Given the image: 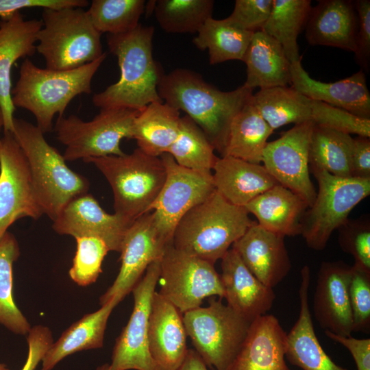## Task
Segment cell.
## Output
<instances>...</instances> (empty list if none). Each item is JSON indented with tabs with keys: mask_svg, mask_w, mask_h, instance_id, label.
<instances>
[{
	"mask_svg": "<svg viewBox=\"0 0 370 370\" xmlns=\"http://www.w3.org/2000/svg\"><path fill=\"white\" fill-rule=\"evenodd\" d=\"M212 0L154 1L153 12L160 27L169 33H197L212 17Z\"/></svg>",
	"mask_w": 370,
	"mask_h": 370,
	"instance_id": "39",
	"label": "cell"
},
{
	"mask_svg": "<svg viewBox=\"0 0 370 370\" xmlns=\"http://www.w3.org/2000/svg\"><path fill=\"white\" fill-rule=\"evenodd\" d=\"M273 0H236L227 17L240 27L251 32L261 30L267 21Z\"/></svg>",
	"mask_w": 370,
	"mask_h": 370,
	"instance_id": "45",
	"label": "cell"
},
{
	"mask_svg": "<svg viewBox=\"0 0 370 370\" xmlns=\"http://www.w3.org/2000/svg\"><path fill=\"white\" fill-rule=\"evenodd\" d=\"M168 244L160 234L151 211L135 219L122 243L119 272L100 297V305L114 299L121 302L132 291L149 264L161 260Z\"/></svg>",
	"mask_w": 370,
	"mask_h": 370,
	"instance_id": "16",
	"label": "cell"
},
{
	"mask_svg": "<svg viewBox=\"0 0 370 370\" xmlns=\"http://www.w3.org/2000/svg\"><path fill=\"white\" fill-rule=\"evenodd\" d=\"M13 123L12 133L27 158L36 199L43 214L54 221L71 200L87 193L90 183L67 166L36 125L16 118Z\"/></svg>",
	"mask_w": 370,
	"mask_h": 370,
	"instance_id": "5",
	"label": "cell"
},
{
	"mask_svg": "<svg viewBox=\"0 0 370 370\" xmlns=\"http://www.w3.org/2000/svg\"><path fill=\"white\" fill-rule=\"evenodd\" d=\"M221 260L220 277L227 305L250 323L266 314L275 298L273 288L259 281L233 249Z\"/></svg>",
	"mask_w": 370,
	"mask_h": 370,
	"instance_id": "23",
	"label": "cell"
},
{
	"mask_svg": "<svg viewBox=\"0 0 370 370\" xmlns=\"http://www.w3.org/2000/svg\"><path fill=\"white\" fill-rule=\"evenodd\" d=\"M2 129H3V118L2 112L0 110V132ZM1 137L0 136V141H1Z\"/></svg>",
	"mask_w": 370,
	"mask_h": 370,
	"instance_id": "53",
	"label": "cell"
},
{
	"mask_svg": "<svg viewBox=\"0 0 370 370\" xmlns=\"http://www.w3.org/2000/svg\"><path fill=\"white\" fill-rule=\"evenodd\" d=\"M160 260L152 262L132 290L134 308L113 347L109 370H159L148 348L151 301L160 271Z\"/></svg>",
	"mask_w": 370,
	"mask_h": 370,
	"instance_id": "13",
	"label": "cell"
},
{
	"mask_svg": "<svg viewBox=\"0 0 370 370\" xmlns=\"http://www.w3.org/2000/svg\"><path fill=\"white\" fill-rule=\"evenodd\" d=\"M119 303L117 299H112L73 323L50 346L42 360L40 370H51L72 354L102 347L108 320Z\"/></svg>",
	"mask_w": 370,
	"mask_h": 370,
	"instance_id": "30",
	"label": "cell"
},
{
	"mask_svg": "<svg viewBox=\"0 0 370 370\" xmlns=\"http://www.w3.org/2000/svg\"><path fill=\"white\" fill-rule=\"evenodd\" d=\"M41 20H25L17 12L0 21V110L3 118V132H12L15 107L12 101L11 70L20 58L36 51L35 42L42 28Z\"/></svg>",
	"mask_w": 370,
	"mask_h": 370,
	"instance_id": "19",
	"label": "cell"
},
{
	"mask_svg": "<svg viewBox=\"0 0 370 370\" xmlns=\"http://www.w3.org/2000/svg\"><path fill=\"white\" fill-rule=\"evenodd\" d=\"M310 281V268L304 265L301 270L299 289V314L286 334L285 357L303 370H349L337 365L330 358L316 336L308 303Z\"/></svg>",
	"mask_w": 370,
	"mask_h": 370,
	"instance_id": "25",
	"label": "cell"
},
{
	"mask_svg": "<svg viewBox=\"0 0 370 370\" xmlns=\"http://www.w3.org/2000/svg\"><path fill=\"white\" fill-rule=\"evenodd\" d=\"M133 221L116 213L106 212L88 193L71 200L53 221V230L75 238L95 236L103 240L110 251L120 252L125 235Z\"/></svg>",
	"mask_w": 370,
	"mask_h": 370,
	"instance_id": "17",
	"label": "cell"
},
{
	"mask_svg": "<svg viewBox=\"0 0 370 370\" xmlns=\"http://www.w3.org/2000/svg\"><path fill=\"white\" fill-rule=\"evenodd\" d=\"M311 9L310 0H273L271 14L261 29L282 45L291 63L301 61L297 37Z\"/></svg>",
	"mask_w": 370,
	"mask_h": 370,
	"instance_id": "36",
	"label": "cell"
},
{
	"mask_svg": "<svg viewBox=\"0 0 370 370\" xmlns=\"http://www.w3.org/2000/svg\"><path fill=\"white\" fill-rule=\"evenodd\" d=\"M138 111L125 108L100 109L91 121L76 115L58 116L56 138L65 145L66 161L108 156H123L121 141L132 139L134 121Z\"/></svg>",
	"mask_w": 370,
	"mask_h": 370,
	"instance_id": "10",
	"label": "cell"
},
{
	"mask_svg": "<svg viewBox=\"0 0 370 370\" xmlns=\"http://www.w3.org/2000/svg\"><path fill=\"white\" fill-rule=\"evenodd\" d=\"M86 0H0V17L4 18L21 10L32 8L58 10L88 6Z\"/></svg>",
	"mask_w": 370,
	"mask_h": 370,
	"instance_id": "48",
	"label": "cell"
},
{
	"mask_svg": "<svg viewBox=\"0 0 370 370\" xmlns=\"http://www.w3.org/2000/svg\"><path fill=\"white\" fill-rule=\"evenodd\" d=\"M166 171L164 184L150 208L156 225L168 243L175 227L191 208L206 199L214 190L212 174L180 166L168 153L160 156Z\"/></svg>",
	"mask_w": 370,
	"mask_h": 370,
	"instance_id": "12",
	"label": "cell"
},
{
	"mask_svg": "<svg viewBox=\"0 0 370 370\" xmlns=\"http://www.w3.org/2000/svg\"><path fill=\"white\" fill-rule=\"evenodd\" d=\"M273 131L250 99L232 119L221 156L260 164L267 140Z\"/></svg>",
	"mask_w": 370,
	"mask_h": 370,
	"instance_id": "32",
	"label": "cell"
},
{
	"mask_svg": "<svg viewBox=\"0 0 370 370\" xmlns=\"http://www.w3.org/2000/svg\"><path fill=\"white\" fill-rule=\"evenodd\" d=\"M247 66L244 85L254 89L291 84V62L282 45L262 30L253 34L243 59Z\"/></svg>",
	"mask_w": 370,
	"mask_h": 370,
	"instance_id": "29",
	"label": "cell"
},
{
	"mask_svg": "<svg viewBox=\"0 0 370 370\" xmlns=\"http://www.w3.org/2000/svg\"><path fill=\"white\" fill-rule=\"evenodd\" d=\"M19 256L18 243L8 231L0 239V324L15 334L26 335L32 327L13 296V264Z\"/></svg>",
	"mask_w": 370,
	"mask_h": 370,
	"instance_id": "37",
	"label": "cell"
},
{
	"mask_svg": "<svg viewBox=\"0 0 370 370\" xmlns=\"http://www.w3.org/2000/svg\"><path fill=\"white\" fill-rule=\"evenodd\" d=\"M308 208L301 197L279 184L245 206L259 225L284 236L301 234V221Z\"/></svg>",
	"mask_w": 370,
	"mask_h": 370,
	"instance_id": "28",
	"label": "cell"
},
{
	"mask_svg": "<svg viewBox=\"0 0 370 370\" xmlns=\"http://www.w3.org/2000/svg\"><path fill=\"white\" fill-rule=\"evenodd\" d=\"M349 295L353 319V331L369 333L370 330V271L353 264Z\"/></svg>",
	"mask_w": 370,
	"mask_h": 370,
	"instance_id": "44",
	"label": "cell"
},
{
	"mask_svg": "<svg viewBox=\"0 0 370 370\" xmlns=\"http://www.w3.org/2000/svg\"><path fill=\"white\" fill-rule=\"evenodd\" d=\"M311 108L312 122L316 125L370 137V119L358 117L343 109L312 99Z\"/></svg>",
	"mask_w": 370,
	"mask_h": 370,
	"instance_id": "42",
	"label": "cell"
},
{
	"mask_svg": "<svg viewBox=\"0 0 370 370\" xmlns=\"http://www.w3.org/2000/svg\"><path fill=\"white\" fill-rule=\"evenodd\" d=\"M153 26L141 24L125 34H108L107 44L117 58L120 77L93 95L95 107L140 111L151 103L162 101L158 86L164 73L153 57Z\"/></svg>",
	"mask_w": 370,
	"mask_h": 370,
	"instance_id": "2",
	"label": "cell"
},
{
	"mask_svg": "<svg viewBox=\"0 0 370 370\" xmlns=\"http://www.w3.org/2000/svg\"><path fill=\"white\" fill-rule=\"evenodd\" d=\"M354 138L348 133L314 125L309 149V167L331 175L352 177Z\"/></svg>",
	"mask_w": 370,
	"mask_h": 370,
	"instance_id": "34",
	"label": "cell"
},
{
	"mask_svg": "<svg viewBox=\"0 0 370 370\" xmlns=\"http://www.w3.org/2000/svg\"><path fill=\"white\" fill-rule=\"evenodd\" d=\"M222 299L210 297L208 306L190 310L183 316L187 336L206 365L226 370L238 354L250 322Z\"/></svg>",
	"mask_w": 370,
	"mask_h": 370,
	"instance_id": "9",
	"label": "cell"
},
{
	"mask_svg": "<svg viewBox=\"0 0 370 370\" xmlns=\"http://www.w3.org/2000/svg\"><path fill=\"white\" fill-rule=\"evenodd\" d=\"M350 277L351 266L343 261L322 262L313 297V314L321 328L342 336H352L354 332Z\"/></svg>",
	"mask_w": 370,
	"mask_h": 370,
	"instance_id": "18",
	"label": "cell"
},
{
	"mask_svg": "<svg viewBox=\"0 0 370 370\" xmlns=\"http://www.w3.org/2000/svg\"><path fill=\"white\" fill-rule=\"evenodd\" d=\"M0 370H10V369L4 364L0 363Z\"/></svg>",
	"mask_w": 370,
	"mask_h": 370,
	"instance_id": "54",
	"label": "cell"
},
{
	"mask_svg": "<svg viewBox=\"0 0 370 370\" xmlns=\"http://www.w3.org/2000/svg\"><path fill=\"white\" fill-rule=\"evenodd\" d=\"M284 237L265 230L256 222L231 248L259 281L273 288L292 267Z\"/></svg>",
	"mask_w": 370,
	"mask_h": 370,
	"instance_id": "20",
	"label": "cell"
},
{
	"mask_svg": "<svg viewBox=\"0 0 370 370\" xmlns=\"http://www.w3.org/2000/svg\"><path fill=\"white\" fill-rule=\"evenodd\" d=\"M75 240L77 249L69 275L77 285L86 286L94 283L102 272L103 260L110 250L98 237L82 236Z\"/></svg>",
	"mask_w": 370,
	"mask_h": 370,
	"instance_id": "41",
	"label": "cell"
},
{
	"mask_svg": "<svg viewBox=\"0 0 370 370\" xmlns=\"http://www.w3.org/2000/svg\"><path fill=\"white\" fill-rule=\"evenodd\" d=\"M96 370H109V364L105 363L100 365L96 369Z\"/></svg>",
	"mask_w": 370,
	"mask_h": 370,
	"instance_id": "52",
	"label": "cell"
},
{
	"mask_svg": "<svg viewBox=\"0 0 370 370\" xmlns=\"http://www.w3.org/2000/svg\"><path fill=\"white\" fill-rule=\"evenodd\" d=\"M286 334L275 316L256 318L226 370H291L285 361Z\"/></svg>",
	"mask_w": 370,
	"mask_h": 370,
	"instance_id": "24",
	"label": "cell"
},
{
	"mask_svg": "<svg viewBox=\"0 0 370 370\" xmlns=\"http://www.w3.org/2000/svg\"><path fill=\"white\" fill-rule=\"evenodd\" d=\"M254 33L240 27L228 18L211 17L198 31L193 42L200 50L208 49L210 64L233 60L243 61Z\"/></svg>",
	"mask_w": 370,
	"mask_h": 370,
	"instance_id": "35",
	"label": "cell"
},
{
	"mask_svg": "<svg viewBox=\"0 0 370 370\" xmlns=\"http://www.w3.org/2000/svg\"><path fill=\"white\" fill-rule=\"evenodd\" d=\"M212 171L215 190L238 206L245 207L257 196L278 184L263 165L231 156L218 157Z\"/></svg>",
	"mask_w": 370,
	"mask_h": 370,
	"instance_id": "27",
	"label": "cell"
},
{
	"mask_svg": "<svg viewBox=\"0 0 370 370\" xmlns=\"http://www.w3.org/2000/svg\"><path fill=\"white\" fill-rule=\"evenodd\" d=\"M314 124H295L275 140L268 142L263 166L278 183L301 197L310 207L317 190L310 180L309 149Z\"/></svg>",
	"mask_w": 370,
	"mask_h": 370,
	"instance_id": "15",
	"label": "cell"
},
{
	"mask_svg": "<svg viewBox=\"0 0 370 370\" xmlns=\"http://www.w3.org/2000/svg\"><path fill=\"white\" fill-rule=\"evenodd\" d=\"M253 90L243 84L232 91H222L206 82L200 74L181 68L164 73L158 86L160 99L185 112L221 155L231 122L250 100Z\"/></svg>",
	"mask_w": 370,
	"mask_h": 370,
	"instance_id": "1",
	"label": "cell"
},
{
	"mask_svg": "<svg viewBox=\"0 0 370 370\" xmlns=\"http://www.w3.org/2000/svg\"><path fill=\"white\" fill-rule=\"evenodd\" d=\"M331 340L343 345L352 354L358 370H370V339L342 336L325 331Z\"/></svg>",
	"mask_w": 370,
	"mask_h": 370,
	"instance_id": "49",
	"label": "cell"
},
{
	"mask_svg": "<svg viewBox=\"0 0 370 370\" xmlns=\"http://www.w3.org/2000/svg\"><path fill=\"white\" fill-rule=\"evenodd\" d=\"M354 3L358 18L355 59L361 69L367 72L370 68V1L357 0Z\"/></svg>",
	"mask_w": 370,
	"mask_h": 370,
	"instance_id": "46",
	"label": "cell"
},
{
	"mask_svg": "<svg viewBox=\"0 0 370 370\" xmlns=\"http://www.w3.org/2000/svg\"><path fill=\"white\" fill-rule=\"evenodd\" d=\"M348 0H321L312 8L306 38L312 45L337 47L355 53L358 18Z\"/></svg>",
	"mask_w": 370,
	"mask_h": 370,
	"instance_id": "26",
	"label": "cell"
},
{
	"mask_svg": "<svg viewBox=\"0 0 370 370\" xmlns=\"http://www.w3.org/2000/svg\"><path fill=\"white\" fill-rule=\"evenodd\" d=\"M251 102L273 130L289 123L312 122L311 99L291 86L260 89Z\"/></svg>",
	"mask_w": 370,
	"mask_h": 370,
	"instance_id": "33",
	"label": "cell"
},
{
	"mask_svg": "<svg viewBox=\"0 0 370 370\" xmlns=\"http://www.w3.org/2000/svg\"><path fill=\"white\" fill-rule=\"evenodd\" d=\"M352 177L370 178V138L358 136L354 138L352 158Z\"/></svg>",
	"mask_w": 370,
	"mask_h": 370,
	"instance_id": "50",
	"label": "cell"
},
{
	"mask_svg": "<svg viewBox=\"0 0 370 370\" xmlns=\"http://www.w3.org/2000/svg\"><path fill=\"white\" fill-rule=\"evenodd\" d=\"M145 4L144 0H92L86 12L100 34L119 35L138 27Z\"/></svg>",
	"mask_w": 370,
	"mask_h": 370,
	"instance_id": "40",
	"label": "cell"
},
{
	"mask_svg": "<svg viewBox=\"0 0 370 370\" xmlns=\"http://www.w3.org/2000/svg\"><path fill=\"white\" fill-rule=\"evenodd\" d=\"M180 113L166 103H151L138 111L133 124L132 139L138 148L156 157L166 153L180 132Z\"/></svg>",
	"mask_w": 370,
	"mask_h": 370,
	"instance_id": "31",
	"label": "cell"
},
{
	"mask_svg": "<svg viewBox=\"0 0 370 370\" xmlns=\"http://www.w3.org/2000/svg\"><path fill=\"white\" fill-rule=\"evenodd\" d=\"M106 56L104 52L97 60L67 71L40 68L29 59H25L11 92L14 106L30 112L43 134L51 132L56 114L64 116L73 99L92 92V77Z\"/></svg>",
	"mask_w": 370,
	"mask_h": 370,
	"instance_id": "4",
	"label": "cell"
},
{
	"mask_svg": "<svg viewBox=\"0 0 370 370\" xmlns=\"http://www.w3.org/2000/svg\"><path fill=\"white\" fill-rule=\"evenodd\" d=\"M256 223L245 207L230 203L215 190L182 217L171 244L180 251L214 264Z\"/></svg>",
	"mask_w": 370,
	"mask_h": 370,
	"instance_id": "3",
	"label": "cell"
},
{
	"mask_svg": "<svg viewBox=\"0 0 370 370\" xmlns=\"http://www.w3.org/2000/svg\"><path fill=\"white\" fill-rule=\"evenodd\" d=\"M214 150L202 130L185 115L180 119L177 138L166 153L181 166L210 173L218 158Z\"/></svg>",
	"mask_w": 370,
	"mask_h": 370,
	"instance_id": "38",
	"label": "cell"
},
{
	"mask_svg": "<svg viewBox=\"0 0 370 370\" xmlns=\"http://www.w3.org/2000/svg\"><path fill=\"white\" fill-rule=\"evenodd\" d=\"M177 370H208V369L197 352L188 349L186 358Z\"/></svg>",
	"mask_w": 370,
	"mask_h": 370,
	"instance_id": "51",
	"label": "cell"
},
{
	"mask_svg": "<svg viewBox=\"0 0 370 370\" xmlns=\"http://www.w3.org/2000/svg\"><path fill=\"white\" fill-rule=\"evenodd\" d=\"M158 293L180 313L200 307L206 297H224L214 264L176 249L169 243L160 260Z\"/></svg>",
	"mask_w": 370,
	"mask_h": 370,
	"instance_id": "11",
	"label": "cell"
},
{
	"mask_svg": "<svg viewBox=\"0 0 370 370\" xmlns=\"http://www.w3.org/2000/svg\"><path fill=\"white\" fill-rule=\"evenodd\" d=\"M341 249L354 258V264L370 271V221L369 218L347 219L338 229Z\"/></svg>",
	"mask_w": 370,
	"mask_h": 370,
	"instance_id": "43",
	"label": "cell"
},
{
	"mask_svg": "<svg viewBox=\"0 0 370 370\" xmlns=\"http://www.w3.org/2000/svg\"><path fill=\"white\" fill-rule=\"evenodd\" d=\"M83 161L93 164L108 182L114 213L132 221L150 212L166 177L160 157L150 156L138 148L130 154Z\"/></svg>",
	"mask_w": 370,
	"mask_h": 370,
	"instance_id": "6",
	"label": "cell"
},
{
	"mask_svg": "<svg viewBox=\"0 0 370 370\" xmlns=\"http://www.w3.org/2000/svg\"><path fill=\"white\" fill-rule=\"evenodd\" d=\"M319 189L301 221V235L307 246L323 250L333 232L348 219L352 210L370 195V178L341 177L311 169Z\"/></svg>",
	"mask_w": 370,
	"mask_h": 370,
	"instance_id": "8",
	"label": "cell"
},
{
	"mask_svg": "<svg viewBox=\"0 0 370 370\" xmlns=\"http://www.w3.org/2000/svg\"><path fill=\"white\" fill-rule=\"evenodd\" d=\"M36 199L27 158L12 132L0 141V239L17 220L43 215Z\"/></svg>",
	"mask_w": 370,
	"mask_h": 370,
	"instance_id": "14",
	"label": "cell"
},
{
	"mask_svg": "<svg viewBox=\"0 0 370 370\" xmlns=\"http://www.w3.org/2000/svg\"><path fill=\"white\" fill-rule=\"evenodd\" d=\"M290 71L291 87L304 96L343 109L358 117L370 119V93L363 70L330 83L312 78L301 61L291 63Z\"/></svg>",
	"mask_w": 370,
	"mask_h": 370,
	"instance_id": "21",
	"label": "cell"
},
{
	"mask_svg": "<svg viewBox=\"0 0 370 370\" xmlns=\"http://www.w3.org/2000/svg\"><path fill=\"white\" fill-rule=\"evenodd\" d=\"M41 21L42 26L38 33L36 47L47 69H75L104 53L101 34L95 28L84 8L42 9Z\"/></svg>",
	"mask_w": 370,
	"mask_h": 370,
	"instance_id": "7",
	"label": "cell"
},
{
	"mask_svg": "<svg viewBox=\"0 0 370 370\" xmlns=\"http://www.w3.org/2000/svg\"><path fill=\"white\" fill-rule=\"evenodd\" d=\"M182 313L155 291L148 324V348L159 370H177L188 349Z\"/></svg>",
	"mask_w": 370,
	"mask_h": 370,
	"instance_id": "22",
	"label": "cell"
},
{
	"mask_svg": "<svg viewBox=\"0 0 370 370\" xmlns=\"http://www.w3.org/2000/svg\"><path fill=\"white\" fill-rule=\"evenodd\" d=\"M28 354L21 370H35L53 343L50 329L42 325L31 328L27 334Z\"/></svg>",
	"mask_w": 370,
	"mask_h": 370,
	"instance_id": "47",
	"label": "cell"
}]
</instances>
